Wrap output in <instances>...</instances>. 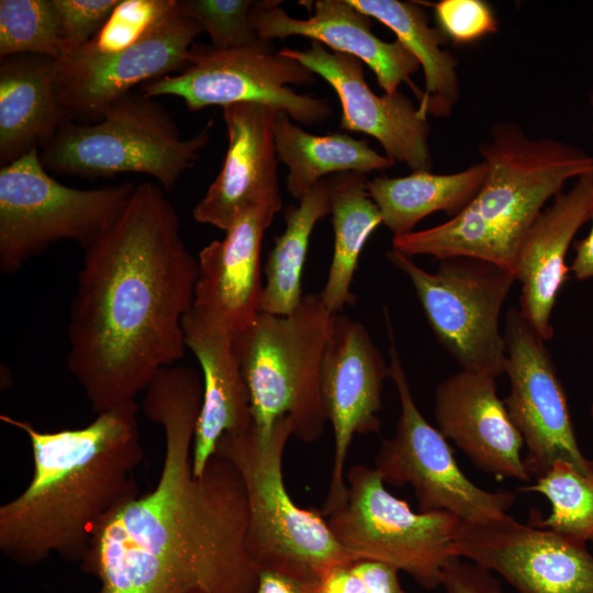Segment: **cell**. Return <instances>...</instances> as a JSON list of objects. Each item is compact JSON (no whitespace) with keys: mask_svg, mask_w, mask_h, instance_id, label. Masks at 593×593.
Returning <instances> with one entry per match:
<instances>
[{"mask_svg":"<svg viewBox=\"0 0 593 593\" xmlns=\"http://www.w3.org/2000/svg\"><path fill=\"white\" fill-rule=\"evenodd\" d=\"M144 392V415L164 430L158 481L100 524L82 570L98 578L97 593H255L259 571L246 545L239 471L215 452L201 475L193 473L202 376L168 366Z\"/></svg>","mask_w":593,"mask_h":593,"instance_id":"cell-1","label":"cell"},{"mask_svg":"<svg viewBox=\"0 0 593 593\" xmlns=\"http://www.w3.org/2000/svg\"><path fill=\"white\" fill-rule=\"evenodd\" d=\"M70 305L67 367L100 414L134 402L184 356L198 258L163 188L134 187L119 219L85 247Z\"/></svg>","mask_w":593,"mask_h":593,"instance_id":"cell-2","label":"cell"},{"mask_svg":"<svg viewBox=\"0 0 593 593\" xmlns=\"http://www.w3.org/2000/svg\"><path fill=\"white\" fill-rule=\"evenodd\" d=\"M136 401L100 414L87 426L55 432L0 415L27 436L33 475L0 506V551L32 567L56 555L82 562L100 524L141 495L135 478L144 458Z\"/></svg>","mask_w":593,"mask_h":593,"instance_id":"cell-3","label":"cell"},{"mask_svg":"<svg viewBox=\"0 0 593 593\" xmlns=\"http://www.w3.org/2000/svg\"><path fill=\"white\" fill-rule=\"evenodd\" d=\"M333 315L320 294L309 293L291 314L259 312L248 328L234 336L254 427L261 436L288 417L292 436L300 441L311 444L322 437L327 415L321 374Z\"/></svg>","mask_w":593,"mask_h":593,"instance_id":"cell-4","label":"cell"},{"mask_svg":"<svg viewBox=\"0 0 593 593\" xmlns=\"http://www.w3.org/2000/svg\"><path fill=\"white\" fill-rule=\"evenodd\" d=\"M292 435V422L284 417L267 436L254 426L223 435L215 452L231 460L243 479L248 505L246 545L258 571L278 570L315 581L356 558L337 541L320 510L300 507L290 496L282 460Z\"/></svg>","mask_w":593,"mask_h":593,"instance_id":"cell-5","label":"cell"},{"mask_svg":"<svg viewBox=\"0 0 593 593\" xmlns=\"http://www.w3.org/2000/svg\"><path fill=\"white\" fill-rule=\"evenodd\" d=\"M490 133L479 145L484 182L460 214L491 259L513 269L521 242L546 202L569 180L593 174V156L559 139L532 138L512 122H496Z\"/></svg>","mask_w":593,"mask_h":593,"instance_id":"cell-6","label":"cell"},{"mask_svg":"<svg viewBox=\"0 0 593 593\" xmlns=\"http://www.w3.org/2000/svg\"><path fill=\"white\" fill-rule=\"evenodd\" d=\"M210 137V126H205L193 137L182 138L160 103L130 92L108 105L97 122L64 123L38 154L46 170L57 175L145 174L170 191Z\"/></svg>","mask_w":593,"mask_h":593,"instance_id":"cell-7","label":"cell"},{"mask_svg":"<svg viewBox=\"0 0 593 593\" xmlns=\"http://www.w3.org/2000/svg\"><path fill=\"white\" fill-rule=\"evenodd\" d=\"M134 184L92 189L59 183L38 148L0 169V270L14 273L63 239L82 247L109 228L126 208Z\"/></svg>","mask_w":593,"mask_h":593,"instance_id":"cell-8","label":"cell"},{"mask_svg":"<svg viewBox=\"0 0 593 593\" xmlns=\"http://www.w3.org/2000/svg\"><path fill=\"white\" fill-rule=\"evenodd\" d=\"M345 478L346 503L326 517L344 549L403 571L426 590L440 586L444 568L457 559L460 519L445 511L414 512L385 489L374 468L354 465Z\"/></svg>","mask_w":593,"mask_h":593,"instance_id":"cell-9","label":"cell"},{"mask_svg":"<svg viewBox=\"0 0 593 593\" xmlns=\"http://www.w3.org/2000/svg\"><path fill=\"white\" fill-rule=\"evenodd\" d=\"M385 256L409 278L437 342L461 369L503 374L506 355L500 314L515 273L472 257L440 259L429 272L394 248Z\"/></svg>","mask_w":593,"mask_h":593,"instance_id":"cell-10","label":"cell"},{"mask_svg":"<svg viewBox=\"0 0 593 593\" xmlns=\"http://www.w3.org/2000/svg\"><path fill=\"white\" fill-rule=\"evenodd\" d=\"M315 81L310 69L260 37L253 44L226 49L193 45L183 70L142 85L141 93L149 98L179 97L190 111L259 103L313 125L328 120L332 107L326 99L298 93L289 85L311 86Z\"/></svg>","mask_w":593,"mask_h":593,"instance_id":"cell-11","label":"cell"},{"mask_svg":"<svg viewBox=\"0 0 593 593\" xmlns=\"http://www.w3.org/2000/svg\"><path fill=\"white\" fill-rule=\"evenodd\" d=\"M385 321L390 342V378L399 394L401 413L395 435L381 441L374 469L384 483L411 485L421 512L445 511L468 523H483L506 515L515 501V493L490 492L469 480L459 468L446 437L419 412L388 313Z\"/></svg>","mask_w":593,"mask_h":593,"instance_id":"cell-12","label":"cell"},{"mask_svg":"<svg viewBox=\"0 0 593 593\" xmlns=\"http://www.w3.org/2000/svg\"><path fill=\"white\" fill-rule=\"evenodd\" d=\"M503 337L504 373L510 380L504 403L526 446L528 475L541 477L559 459L588 471L592 460L580 449L566 391L546 340L514 306L505 315Z\"/></svg>","mask_w":593,"mask_h":593,"instance_id":"cell-13","label":"cell"},{"mask_svg":"<svg viewBox=\"0 0 593 593\" xmlns=\"http://www.w3.org/2000/svg\"><path fill=\"white\" fill-rule=\"evenodd\" d=\"M203 32L181 13L178 0L132 45L111 54H71L55 59V90L68 121H99L119 98L187 66L193 40Z\"/></svg>","mask_w":593,"mask_h":593,"instance_id":"cell-14","label":"cell"},{"mask_svg":"<svg viewBox=\"0 0 593 593\" xmlns=\"http://www.w3.org/2000/svg\"><path fill=\"white\" fill-rule=\"evenodd\" d=\"M454 552L497 573L518 593H593V555L585 542L507 514L460 521Z\"/></svg>","mask_w":593,"mask_h":593,"instance_id":"cell-15","label":"cell"},{"mask_svg":"<svg viewBox=\"0 0 593 593\" xmlns=\"http://www.w3.org/2000/svg\"><path fill=\"white\" fill-rule=\"evenodd\" d=\"M390 377L367 328L346 315L334 314L324 351L321 391L334 432V459L322 508L324 517L347 499L345 465L355 435L379 433L384 380Z\"/></svg>","mask_w":593,"mask_h":593,"instance_id":"cell-16","label":"cell"},{"mask_svg":"<svg viewBox=\"0 0 593 593\" xmlns=\"http://www.w3.org/2000/svg\"><path fill=\"white\" fill-rule=\"evenodd\" d=\"M280 52L322 77L342 105L340 127L376 138L385 156L412 171L429 170V123L412 100L401 93L378 96L367 83L362 61L328 51L311 41L306 49L283 47Z\"/></svg>","mask_w":593,"mask_h":593,"instance_id":"cell-17","label":"cell"},{"mask_svg":"<svg viewBox=\"0 0 593 593\" xmlns=\"http://www.w3.org/2000/svg\"><path fill=\"white\" fill-rule=\"evenodd\" d=\"M277 112L259 103L223 108L227 152L219 175L193 209L197 222L225 232L251 208L281 210L273 130Z\"/></svg>","mask_w":593,"mask_h":593,"instance_id":"cell-18","label":"cell"},{"mask_svg":"<svg viewBox=\"0 0 593 593\" xmlns=\"http://www.w3.org/2000/svg\"><path fill=\"white\" fill-rule=\"evenodd\" d=\"M280 3L255 1L250 23L259 37L272 42L295 35L320 42L332 52L350 55L366 64L385 94L398 93L404 82L417 102L422 101L423 90L411 79L419 68L416 58L398 40L385 42L376 36L371 31L372 19L349 0H317L307 19L292 18Z\"/></svg>","mask_w":593,"mask_h":593,"instance_id":"cell-19","label":"cell"},{"mask_svg":"<svg viewBox=\"0 0 593 593\" xmlns=\"http://www.w3.org/2000/svg\"><path fill=\"white\" fill-rule=\"evenodd\" d=\"M495 379L462 369L446 378L436 389L435 419L478 468L497 480L528 482L524 440L497 396Z\"/></svg>","mask_w":593,"mask_h":593,"instance_id":"cell-20","label":"cell"},{"mask_svg":"<svg viewBox=\"0 0 593 593\" xmlns=\"http://www.w3.org/2000/svg\"><path fill=\"white\" fill-rule=\"evenodd\" d=\"M277 212L270 206L245 211L223 239L212 240L199 254L192 309L234 336L248 328L259 313L261 244Z\"/></svg>","mask_w":593,"mask_h":593,"instance_id":"cell-21","label":"cell"},{"mask_svg":"<svg viewBox=\"0 0 593 593\" xmlns=\"http://www.w3.org/2000/svg\"><path fill=\"white\" fill-rule=\"evenodd\" d=\"M592 203L593 174H590L553 198L532 223L518 247L514 273L522 287L519 311L545 340L553 337L551 314L569 278L568 249L578 231L590 221Z\"/></svg>","mask_w":593,"mask_h":593,"instance_id":"cell-22","label":"cell"},{"mask_svg":"<svg viewBox=\"0 0 593 593\" xmlns=\"http://www.w3.org/2000/svg\"><path fill=\"white\" fill-rule=\"evenodd\" d=\"M186 347L202 369L203 398L198 416L192 468L201 475L225 434L254 426L250 395L234 350V335L191 309L182 320Z\"/></svg>","mask_w":593,"mask_h":593,"instance_id":"cell-23","label":"cell"},{"mask_svg":"<svg viewBox=\"0 0 593 593\" xmlns=\"http://www.w3.org/2000/svg\"><path fill=\"white\" fill-rule=\"evenodd\" d=\"M66 122L55 90V59L31 54L1 57V166L40 149Z\"/></svg>","mask_w":593,"mask_h":593,"instance_id":"cell-24","label":"cell"},{"mask_svg":"<svg viewBox=\"0 0 593 593\" xmlns=\"http://www.w3.org/2000/svg\"><path fill=\"white\" fill-rule=\"evenodd\" d=\"M350 3L388 26L423 69L425 89L418 110L425 116H449L460 97L457 59L443 46L447 38L429 25L418 2L399 0H349Z\"/></svg>","mask_w":593,"mask_h":593,"instance_id":"cell-25","label":"cell"},{"mask_svg":"<svg viewBox=\"0 0 593 593\" xmlns=\"http://www.w3.org/2000/svg\"><path fill=\"white\" fill-rule=\"evenodd\" d=\"M485 176L484 161L447 175L416 170L403 177H376L368 181V193L380 210L382 224L393 236L403 235L435 212L457 215L475 198Z\"/></svg>","mask_w":593,"mask_h":593,"instance_id":"cell-26","label":"cell"},{"mask_svg":"<svg viewBox=\"0 0 593 593\" xmlns=\"http://www.w3.org/2000/svg\"><path fill=\"white\" fill-rule=\"evenodd\" d=\"M273 130L278 159L289 170L287 189L298 201L328 175L346 171L367 174L395 165L365 139L339 133H309L284 112H277Z\"/></svg>","mask_w":593,"mask_h":593,"instance_id":"cell-27","label":"cell"},{"mask_svg":"<svg viewBox=\"0 0 593 593\" xmlns=\"http://www.w3.org/2000/svg\"><path fill=\"white\" fill-rule=\"evenodd\" d=\"M327 179L334 253L320 296L332 314H338L356 301L350 287L359 257L370 235L382 224V216L368 193L366 174L346 171Z\"/></svg>","mask_w":593,"mask_h":593,"instance_id":"cell-28","label":"cell"},{"mask_svg":"<svg viewBox=\"0 0 593 593\" xmlns=\"http://www.w3.org/2000/svg\"><path fill=\"white\" fill-rule=\"evenodd\" d=\"M331 214L329 182L325 178L284 212L286 228L266 260L259 312L289 315L302 301V275L316 223Z\"/></svg>","mask_w":593,"mask_h":593,"instance_id":"cell-29","label":"cell"},{"mask_svg":"<svg viewBox=\"0 0 593 593\" xmlns=\"http://www.w3.org/2000/svg\"><path fill=\"white\" fill-rule=\"evenodd\" d=\"M535 480L536 483L522 490L546 496L551 512L540 518L533 511L528 524L593 544V460L588 471L569 461L556 460Z\"/></svg>","mask_w":593,"mask_h":593,"instance_id":"cell-30","label":"cell"},{"mask_svg":"<svg viewBox=\"0 0 593 593\" xmlns=\"http://www.w3.org/2000/svg\"><path fill=\"white\" fill-rule=\"evenodd\" d=\"M61 55L53 0H0V57Z\"/></svg>","mask_w":593,"mask_h":593,"instance_id":"cell-31","label":"cell"},{"mask_svg":"<svg viewBox=\"0 0 593 593\" xmlns=\"http://www.w3.org/2000/svg\"><path fill=\"white\" fill-rule=\"evenodd\" d=\"M253 0H178L182 14L206 32L215 48L226 49L257 42L250 23Z\"/></svg>","mask_w":593,"mask_h":593,"instance_id":"cell-32","label":"cell"},{"mask_svg":"<svg viewBox=\"0 0 593 593\" xmlns=\"http://www.w3.org/2000/svg\"><path fill=\"white\" fill-rule=\"evenodd\" d=\"M177 0H121L100 32L74 54L104 55L135 43Z\"/></svg>","mask_w":593,"mask_h":593,"instance_id":"cell-33","label":"cell"},{"mask_svg":"<svg viewBox=\"0 0 593 593\" xmlns=\"http://www.w3.org/2000/svg\"><path fill=\"white\" fill-rule=\"evenodd\" d=\"M430 5L437 27L454 44H473L499 30L495 12L484 0H440Z\"/></svg>","mask_w":593,"mask_h":593,"instance_id":"cell-34","label":"cell"},{"mask_svg":"<svg viewBox=\"0 0 593 593\" xmlns=\"http://www.w3.org/2000/svg\"><path fill=\"white\" fill-rule=\"evenodd\" d=\"M121 0H53L59 27L60 57L89 43ZM59 57V58H60Z\"/></svg>","mask_w":593,"mask_h":593,"instance_id":"cell-35","label":"cell"},{"mask_svg":"<svg viewBox=\"0 0 593 593\" xmlns=\"http://www.w3.org/2000/svg\"><path fill=\"white\" fill-rule=\"evenodd\" d=\"M440 586L446 593H503L491 571L460 558L446 564Z\"/></svg>","mask_w":593,"mask_h":593,"instance_id":"cell-36","label":"cell"},{"mask_svg":"<svg viewBox=\"0 0 593 593\" xmlns=\"http://www.w3.org/2000/svg\"><path fill=\"white\" fill-rule=\"evenodd\" d=\"M315 593H374L358 559L338 564L315 583Z\"/></svg>","mask_w":593,"mask_h":593,"instance_id":"cell-37","label":"cell"},{"mask_svg":"<svg viewBox=\"0 0 593 593\" xmlns=\"http://www.w3.org/2000/svg\"><path fill=\"white\" fill-rule=\"evenodd\" d=\"M316 581L278 570H262L255 593H315Z\"/></svg>","mask_w":593,"mask_h":593,"instance_id":"cell-38","label":"cell"},{"mask_svg":"<svg viewBox=\"0 0 593 593\" xmlns=\"http://www.w3.org/2000/svg\"><path fill=\"white\" fill-rule=\"evenodd\" d=\"M590 221L591 230L589 234L582 239L574 242V257L569 266L570 272L580 281L593 278V203L590 212Z\"/></svg>","mask_w":593,"mask_h":593,"instance_id":"cell-39","label":"cell"},{"mask_svg":"<svg viewBox=\"0 0 593 593\" xmlns=\"http://www.w3.org/2000/svg\"><path fill=\"white\" fill-rule=\"evenodd\" d=\"M589 102H590V108H591V114H592V126H591V130L593 132V89L591 90L590 94H589Z\"/></svg>","mask_w":593,"mask_h":593,"instance_id":"cell-40","label":"cell"},{"mask_svg":"<svg viewBox=\"0 0 593 593\" xmlns=\"http://www.w3.org/2000/svg\"><path fill=\"white\" fill-rule=\"evenodd\" d=\"M591 415L593 416V403L591 405Z\"/></svg>","mask_w":593,"mask_h":593,"instance_id":"cell-41","label":"cell"},{"mask_svg":"<svg viewBox=\"0 0 593 593\" xmlns=\"http://www.w3.org/2000/svg\"><path fill=\"white\" fill-rule=\"evenodd\" d=\"M194 593H204V592H194Z\"/></svg>","mask_w":593,"mask_h":593,"instance_id":"cell-42","label":"cell"}]
</instances>
